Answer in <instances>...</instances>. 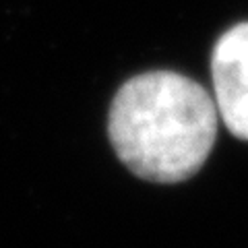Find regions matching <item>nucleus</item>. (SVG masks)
Returning <instances> with one entry per match:
<instances>
[{
    "label": "nucleus",
    "instance_id": "f257e3e1",
    "mask_svg": "<svg viewBox=\"0 0 248 248\" xmlns=\"http://www.w3.org/2000/svg\"><path fill=\"white\" fill-rule=\"evenodd\" d=\"M110 141L130 172L151 182H182L211 153L217 110L211 95L188 77L153 71L126 81L116 93Z\"/></svg>",
    "mask_w": 248,
    "mask_h": 248
},
{
    "label": "nucleus",
    "instance_id": "f03ea898",
    "mask_svg": "<svg viewBox=\"0 0 248 248\" xmlns=\"http://www.w3.org/2000/svg\"><path fill=\"white\" fill-rule=\"evenodd\" d=\"M211 73L217 112L232 135L248 141V23H238L219 37Z\"/></svg>",
    "mask_w": 248,
    "mask_h": 248
}]
</instances>
